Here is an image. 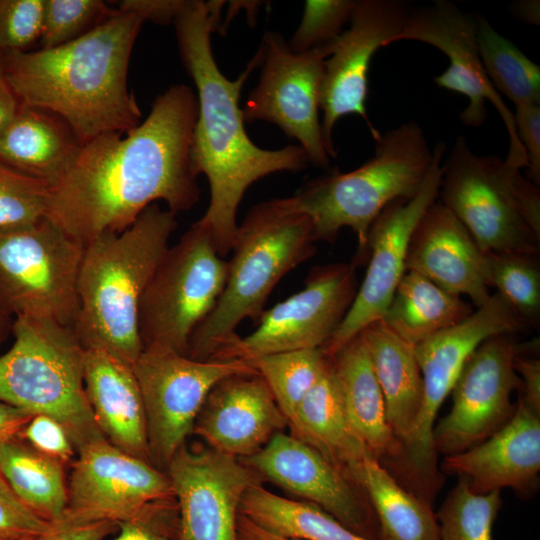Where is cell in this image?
Returning <instances> with one entry per match:
<instances>
[{
    "instance_id": "8992f818",
    "label": "cell",
    "mask_w": 540,
    "mask_h": 540,
    "mask_svg": "<svg viewBox=\"0 0 540 540\" xmlns=\"http://www.w3.org/2000/svg\"><path fill=\"white\" fill-rule=\"evenodd\" d=\"M311 220L279 208L274 200L254 205L238 224L227 280L212 312L192 333L187 356L208 360L237 335L246 318L255 324L278 282L316 252Z\"/></svg>"
},
{
    "instance_id": "83f0119b",
    "label": "cell",
    "mask_w": 540,
    "mask_h": 540,
    "mask_svg": "<svg viewBox=\"0 0 540 540\" xmlns=\"http://www.w3.org/2000/svg\"><path fill=\"white\" fill-rule=\"evenodd\" d=\"M349 421L378 460L402 447L386 417L385 403L366 345L358 334L329 357Z\"/></svg>"
},
{
    "instance_id": "ffe728a7",
    "label": "cell",
    "mask_w": 540,
    "mask_h": 540,
    "mask_svg": "<svg viewBox=\"0 0 540 540\" xmlns=\"http://www.w3.org/2000/svg\"><path fill=\"white\" fill-rule=\"evenodd\" d=\"M167 467L180 513L177 540H239L240 503L259 474L211 447L183 445Z\"/></svg>"
},
{
    "instance_id": "30bf717a",
    "label": "cell",
    "mask_w": 540,
    "mask_h": 540,
    "mask_svg": "<svg viewBox=\"0 0 540 540\" xmlns=\"http://www.w3.org/2000/svg\"><path fill=\"white\" fill-rule=\"evenodd\" d=\"M85 246L53 221L0 231V303L17 317L74 329Z\"/></svg>"
},
{
    "instance_id": "d590c367",
    "label": "cell",
    "mask_w": 540,
    "mask_h": 540,
    "mask_svg": "<svg viewBox=\"0 0 540 540\" xmlns=\"http://www.w3.org/2000/svg\"><path fill=\"white\" fill-rule=\"evenodd\" d=\"M481 274L529 327L540 321V266L537 255L514 252H483Z\"/></svg>"
},
{
    "instance_id": "ba28073f",
    "label": "cell",
    "mask_w": 540,
    "mask_h": 540,
    "mask_svg": "<svg viewBox=\"0 0 540 540\" xmlns=\"http://www.w3.org/2000/svg\"><path fill=\"white\" fill-rule=\"evenodd\" d=\"M443 166L439 197L482 252L538 255L540 190L497 156H479L458 136Z\"/></svg>"
},
{
    "instance_id": "74e56055",
    "label": "cell",
    "mask_w": 540,
    "mask_h": 540,
    "mask_svg": "<svg viewBox=\"0 0 540 540\" xmlns=\"http://www.w3.org/2000/svg\"><path fill=\"white\" fill-rule=\"evenodd\" d=\"M118 13L101 0H43L40 49L70 43Z\"/></svg>"
},
{
    "instance_id": "603a6c76",
    "label": "cell",
    "mask_w": 540,
    "mask_h": 540,
    "mask_svg": "<svg viewBox=\"0 0 540 540\" xmlns=\"http://www.w3.org/2000/svg\"><path fill=\"white\" fill-rule=\"evenodd\" d=\"M442 470L465 479L478 494L528 492L540 471V412L520 395L506 424L476 446L446 456Z\"/></svg>"
},
{
    "instance_id": "8d00e7d4",
    "label": "cell",
    "mask_w": 540,
    "mask_h": 540,
    "mask_svg": "<svg viewBox=\"0 0 540 540\" xmlns=\"http://www.w3.org/2000/svg\"><path fill=\"white\" fill-rule=\"evenodd\" d=\"M501 505L499 490L478 494L459 478L436 515L440 540H492Z\"/></svg>"
},
{
    "instance_id": "f546056e",
    "label": "cell",
    "mask_w": 540,
    "mask_h": 540,
    "mask_svg": "<svg viewBox=\"0 0 540 540\" xmlns=\"http://www.w3.org/2000/svg\"><path fill=\"white\" fill-rule=\"evenodd\" d=\"M346 475L366 495L380 540H440L430 504L404 489L372 454L350 465Z\"/></svg>"
},
{
    "instance_id": "d6a6232c",
    "label": "cell",
    "mask_w": 540,
    "mask_h": 540,
    "mask_svg": "<svg viewBox=\"0 0 540 540\" xmlns=\"http://www.w3.org/2000/svg\"><path fill=\"white\" fill-rule=\"evenodd\" d=\"M0 472L33 512L53 524L63 520L68 491L60 461L10 440L0 445Z\"/></svg>"
},
{
    "instance_id": "5bb4252c",
    "label": "cell",
    "mask_w": 540,
    "mask_h": 540,
    "mask_svg": "<svg viewBox=\"0 0 540 540\" xmlns=\"http://www.w3.org/2000/svg\"><path fill=\"white\" fill-rule=\"evenodd\" d=\"M332 43L295 53L279 33L266 32L260 79L242 109L245 123L263 120L278 126L299 142L309 163L319 168L330 163L319 109Z\"/></svg>"
},
{
    "instance_id": "4fadbf2b",
    "label": "cell",
    "mask_w": 540,
    "mask_h": 540,
    "mask_svg": "<svg viewBox=\"0 0 540 540\" xmlns=\"http://www.w3.org/2000/svg\"><path fill=\"white\" fill-rule=\"evenodd\" d=\"M352 263L314 267L304 288L265 310L256 329L238 334L211 359L250 360L261 356L323 348L348 313L358 290Z\"/></svg>"
},
{
    "instance_id": "484cf974",
    "label": "cell",
    "mask_w": 540,
    "mask_h": 540,
    "mask_svg": "<svg viewBox=\"0 0 540 540\" xmlns=\"http://www.w3.org/2000/svg\"><path fill=\"white\" fill-rule=\"evenodd\" d=\"M83 145L61 116L21 103L0 133V163L51 189L71 168Z\"/></svg>"
},
{
    "instance_id": "681fc988",
    "label": "cell",
    "mask_w": 540,
    "mask_h": 540,
    "mask_svg": "<svg viewBox=\"0 0 540 540\" xmlns=\"http://www.w3.org/2000/svg\"><path fill=\"white\" fill-rule=\"evenodd\" d=\"M32 417L21 408L0 402V445L13 440Z\"/></svg>"
},
{
    "instance_id": "836d02e7",
    "label": "cell",
    "mask_w": 540,
    "mask_h": 540,
    "mask_svg": "<svg viewBox=\"0 0 540 540\" xmlns=\"http://www.w3.org/2000/svg\"><path fill=\"white\" fill-rule=\"evenodd\" d=\"M477 43L484 70L496 91L515 107L540 103V67L476 14Z\"/></svg>"
},
{
    "instance_id": "ee69618b",
    "label": "cell",
    "mask_w": 540,
    "mask_h": 540,
    "mask_svg": "<svg viewBox=\"0 0 540 540\" xmlns=\"http://www.w3.org/2000/svg\"><path fill=\"white\" fill-rule=\"evenodd\" d=\"M518 139L525 151L529 180L540 183V105L525 104L514 113Z\"/></svg>"
},
{
    "instance_id": "7dc6e473",
    "label": "cell",
    "mask_w": 540,
    "mask_h": 540,
    "mask_svg": "<svg viewBox=\"0 0 540 540\" xmlns=\"http://www.w3.org/2000/svg\"><path fill=\"white\" fill-rule=\"evenodd\" d=\"M514 369L522 377L520 395L533 409L540 412L539 359L520 356L518 351L514 357Z\"/></svg>"
},
{
    "instance_id": "bcb514c9",
    "label": "cell",
    "mask_w": 540,
    "mask_h": 540,
    "mask_svg": "<svg viewBox=\"0 0 540 540\" xmlns=\"http://www.w3.org/2000/svg\"><path fill=\"white\" fill-rule=\"evenodd\" d=\"M110 521L72 523L61 521L53 530L34 540H104L116 527Z\"/></svg>"
},
{
    "instance_id": "9c48e42d",
    "label": "cell",
    "mask_w": 540,
    "mask_h": 540,
    "mask_svg": "<svg viewBox=\"0 0 540 540\" xmlns=\"http://www.w3.org/2000/svg\"><path fill=\"white\" fill-rule=\"evenodd\" d=\"M227 273L228 262L198 220L168 247L142 295L138 333L143 350L187 355L189 339L215 308Z\"/></svg>"
},
{
    "instance_id": "f907efd6",
    "label": "cell",
    "mask_w": 540,
    "mask_h": 540,
    "mask_svg": "<svg viewBox=\"0 0 540 540\" xmlns=\"http://www.w3.org/2000/svg\"><path fill=\"white\" fill-rule=\"evenodd\" d=\"M0 58V133L17 114L21 102L6 79Z\"/></svg>"
},
{
    "instance_id": "5b68a950",
    "label": "cell",
    "mask_w": 540,
    "mask_h": 540,
    "mask_svg": "<svg viewBox=\"0 0 540 540\" xmlns=\"http://www.w3.org/2000/svg\"><path fill=\"white\" fill-rule=\"evenodd\" d=\"M374 142V155L357 169L313 179L292 196L273 199L284 211L306 215L316 242L333 243L342 228H350L358 240L355 267L367 261L368 234L375 219L390 203L417 194L433 157L415 121L380 133Z\"/></svg>"
},
{
    "instance_id": "b9f144b4",
    "label": "cell",
    "mask_w": 540,
    "mask_h": 540,
    "mask_svg": "<svg viewBox=\"0 0 540 540\" xmlns=\"http://www.w3.org/2000/svg\"><path fill=\"white\" fill-rule=\"evenodd\" d=\"M54 527L20 500L0 472V540L34 539Z\"/></svg>"
},
{
    "instance_id": "2e32d148",
    "label": "cell",
    "mask_w": 540,
    "mask_h": 540,
    "mask_svg": "<svg viewBox=\"0 0 540 540\" xmlns=\"http://www.w3.org/2000/svg\"><path fill=\"white\" fill-rule=\"evenodd\" d=\"M445 149L443 142L432 149V163L417 194L390 203L371 225L367 240L368 269L344 320L322 348L326 356H332L368 325L383 318L406 273L411 235L439 195Z\"/></svg>"
},
{
    "instance_id": "ac0fdd59",
    "label": "cell",
    "mask_w": 540,
    "mask_h": 540,
    "mask_svg": "<svg viewBox=\"0 0 540 540\" xmlns=\"http://www.w3.org/2000/svg\"><path fill=\"white\" fill-rule=\"evenodd\" d=\"M514 334L483 341L467 358L451 390L452 408L433 428L436 452H463L483 442L512 417L511 394L521 389L514 369Z\"/></svg>"
},
{
    "instance_id": "8fae6325",
    "label": "cell",
    "mask_w": 540,
    "mask_h": 540,
    "mask_svg": "<svg viewBox=\"0 0 540 540\" xmlns=\"http://www.w3.org/2000/svg\"><path fill=\"white\" fill-rule=\"evenodd\" d=\"M528 324L499 294L457 325L415 346L424 385L423 403L408 444L402 453L408 472L423 491H433L438 480L433 426L438 410L451 392L470 354L486 339L515 334Z\"/></svg>"
},
{
    "instance_id": "816d5d0a",
    "label": "cell",
    "mask_w": 540,
    "mask_h": 540,
    "mask_svg": "<svg viewBox=\"0 0 540 540\" xmlns=\"http://www.w3.org/2000/svg\"><path fill=\"white\" fill-rule=\"evenodd\" d=\"M237 531L239 540H296L270 533L240 514L237 520Z\"/></svg>"
},
{
    "instance_id": "4dcf8cb0",
    "label": "cell",
    "mask_w": 540,
    "mask_h": 540,
    "mask_svg": "<svg viewBox=\"0 0 540 540\" xmlns=\"http://www.w3.org/2000/svg\"><path fill=\"white\" fill-rule=\"evenodd\" d=\"M470 303L413 272L400 280L381 320L400 338L416 346L453 327L473 313Z\"/></svg>"
},
{
    "instance_id": "ab89813d",
    "label": "cell",
    "mask_w": 540,
    "mask_h": 540,
    "mask_svg": "<svg viewBox=\"0 0 540 540\" xmlns=\"http://www.w3.org/2000/svg\"><path fill=\"white\" fill-rule=\"evenodd\" d=\"M354 0H307L299 26L287 42L300 53L335 41L350 21Z\"/></svg>"
},
{
    "instance_id": "f6af8a7d",
    "label": "cell",
    "mask_w": 540,
    "mask_h": 540,
    "mask_svg": "<svg viewBox=\"0 0 540 540\" xmlns=\"http://www.w3.org/2000/svg\"><path fill=\"white\" fill-rule=\"evenodd\" d=\"M184 0H123L117 9L144 21L160 25L173 23L184 6Z\"/></svg>"
},
{
    "instance_id": "4316f807",
    "label": "cell",
    "mask_w": 540,
    "mask_h": 540,
    "mask_svg": "<svg viewBox=\"0 0 540 540\" xmlns=\"http://www.w3.org/2000/svg\"><path fill=\"white\" fill-rule=\"evenodd\" d=\"M359 334L383 395L388 424L403 450L411 438L424 396L415 346L395 334L383 320L371 323Z\"/></svg>"
},
{
    "instance_id": "d6986e66",
    "label": "cell",
    "mask_w": 540,
    "mask_h": 540,
    "mask_svg": "<svg viewBox=\"0 0 540 540\" xmlns=\"http://www.w3.org/2000/svg\"><path fill=\"white\" fill-rule=\"evenodd\" d=\"M408 13L399 0H358L350 27L332 43L320 92L321 128L329 157H336L332 133L344 116L362 117L373 139L379 136L366 108L370 63L376 51L399 34Z\"/></svg>"
},
{
    "instance_id": "d4e9b609",
    "label": "cell",
    "mask_w": 540,
    "mask_h": 540,
    "mask_svg": "<svg viewBox=\"0 0 540 540\" xmlns=\"http://www.w3.org/2000/svg\"><path fill=\"white\" fill-rule=\"evenodd\" d=\"M85 393L104 437L124 452L150 460L144 404L132 366L85 349Z\"/></svg>"
},
{
    "instance_id": "52a82bcc",
    "label": "cell",
    "mask_w": 540,
    "mask_h": 540,
    "mask_svg": "<svg viewBox=\"0 0 540 540\" xmlns=\"http://www.w3.org/2000/svg\"><path fill=\"white\" fill-rule=\"evenodd\" d=\"M13 330L0 357V402L55 419L78 451L106 439L85 393V348L74 329L20 316Z\"/></svg>"
},
{
    "instance_id": "db71d44e",
    "label": "cell",
    "mask_w": 540,
    "mask_h": 540,
    "mask_svg": "<svg viewBox=\"0 0 540 540\" xmlns=\"http://www.w3.org/2000/svg\"><path fill=\"white\" fill-rule=\"evenodd\" d=\"M34 539H36V538H34ZM34 539H29V540H34Z\"/></svg>"
},
{
    "instance_id": "60d3db41",
    "label": "cell",
    "mask_w": 540,
    "mask_h": 540,
    "mask_svg": "<svg viewBox=\"0 0 540 540\" xmlns=\"http://www.w3.org/2000/svg\"><path fill=\"white\" fill-rule=\"evenodd\" d=\"M42 15L43 0H0V58L39 42Z\"/></svg>"
},
{
    "instance_id": "44dd1931",
    "label": "cell",
    "mask_w": 540,
    "mask_h": 540,
    "mask_svg": "<svg viewBox=\"0 0 540 540\" xmlns=\"http://www.w3.org/2000/svg\"><path fill=\"white\" fill-rule=\"evenodd\" d=\"M286 491L319 506L355 533L380 540L375 514L360 489L316 449L277 432L255 454L241 459Z\"/></svg>"
},
{
    "instance_id": "f35d334b",
    "label": "cell",
    "mask_w": 540,
    "mask_h": 540,
    "mask_svg": "<svg viewBox=\"0 0 540 540\" xmlns=\"http://www.w3.org/2000/svg\"><path fill=\"white\" fill-rule=\"evenodd\" d=\"M49 187L0 163V231L46 217Z\"/></svg>"
},
{
    "instance_id": "7bdbcfd3",
    "label": "cell",
    "mask_w": 540,
    "mask_h": 540,
    "mask_svg": "<svg viewBox=\"0 0 540 540\" xmlns=\"http://www.w3.org/2000/svg\"><path fill=\"white\" fill-rule=\"evenodd\" d=\"M22 433L32 448L61 463L69 460L74 454V446L66 430L49 416H33Z\"/></svg>"
},
{
    "instance_id": "1f68e13d",
    "label": "cell",
    "mask_w": 540,
    "mask_h": 540,
    "mask_svg": "<svg viewBox=\"0 0 540 540\" xmlns=\"http://www.w3.org/2000/svg\"><path fill=\"white\" fill-rule=\"evenodd\" d=\"M239 514L275 535L296 540H369L317 505L278 496L256 483L244 493Z\"/></svg>"
},
{
    "instance_id": "e0dca14e",
    "label": "cell",
    "mask_w": 540,
    "mask_h": 540,
    "mask_svg": "<svg viewBox=\"0 0 540 540\" xmlns=\"http://www.w3.org/2000/svg\"><path fill=\"white\" fill-rule=\"evenodd\" d=\"M62 521H121L153 515L173 495L167 476L107 439L78 451Z\"/></svg>"
},
{
    "instance_id": "cb8c5ba5",
    "label": "cell",
    "mask_w": 540,
    "mask_h": 540,
    "mask_svg": "<svg viewBox=\"0 0 540 540\" xmlns=\"http://www.w3.org/2000/svg\"><path fill=\"white\" fill-rule=\"evenodd\" d=\"M482 254L455 214L435 201L411 235L406 271L416 272L450 293L468 296L478 308L491 296L481 274Z\"/></svg>"
},
{
    "instance_id": "7c38bea8",
    "label": "cell",
    "mask_w": 540,
    "mask_h": 540,
    "mask_svg": "<svg viewBox=\"0 0 540 540\" xmlns=\"http://www.w3.org/2000/svg\"><path fill=\"white\" fill-rule=\"evenodd\" d=\"M132 370L144 404L149 458L166 466L193 431L214 386L231 376L256 374L247 360H197L157 348L144 349Z\"/></svg>"
},
{
    "instance_id": "277c9868",
    "label": "cell",
    "mask_w": 540,
    "mask_h": 540,
    "mask_svg": "<svg viewBox=\"0 0 540 540\" xmlns=\"http://www.w3.org/2000/svg\"><path fill=\"white\" fill-rule=\"evenodd\" d=\"M176 227L175 214L153 203L124 231L101 234L85 246L74 327L85 349L131 366L140 356V301Z\"/></svg>"
},
{
    "instance_id": "6da1fadb",
    "label": "cell",
    "mask_w": 540,
    "mask_h": 540,
    "mask_svg": "<svg viewBox=\"0 0 540 540\" xmlns=\"http://www.w3.org/2000/svg\"><path fill=\"white\" fill-rule=\"evenodd\" d=\"M197 115L195 93L175 84L132 130L84 143L49 190L46 217L86 246L101 234L124 231L159 200L175 215L191 209L200 197L192 165Z\"/></svg>"
},
{
    "instance_id": "3957f363",
    "label": "cell",
    "mask_w": 540,
    "mask_h": 540,
    "mask_svg": "<svg viewBox=\"0 0 540 540\" xmlns=\"http://www.w3.org/2000/svg\"><path fill=\"white\" fill-rule=\"evenodd\" d=\"M143 21L118 13L61 46L2 56L19 101L65 119L83 143L109 132L127 133L142 112L128 89L130 56Z\"/></svg>"
},
{
    "instance_id": "f1b7e54d",
    "label": "cell",
    "mask_w": 540,
    "mask_h": 540,
    "mask_svg": "<svg viewBox=\"0 0 540 540\" xmlns=\"http://www.w3.org/2000/svg\"><path fill=\"white\" fill-rule=\"evenodd\" d=\"M288 424L293 436L316 449L345 474L350 465L371 454L349 421L330 358Z\"/></svg>"
},
{
    "instance_id": "f5cc1de1",
    "label": "cell",
    "mask_w": 540,
    "mask_h": 540,
    "mask_svg": "<svg viewBox=\"0 0 540 540\" xmlns=\"http://www.w3.org/2000/svg\"><path fill=\"white\" fill-rule=\"evenodd\" d=\"M513 13L522 21L539 25V1L525 0L512 5Z\"/></svg>"
},
{
    "instance_id": "9a60e30c",
    "label": "cell",
    "mask_w": 540,
    "mask_h": 540,
    "mask_svg": "<svg viewBox=\"0 0 540 540\" xmlns=\"http://www.w3.org/2000/svg\"><path fill=\"white\" fill-rule=\"evenodd\" d=\"M402 40L420 41L436 47L449 59L447 69L434 77L440 88L465 95L467 107L459 114L463 124H483L490 102L498 111L509 136V152L505 161L521 169L527 168L525 151L518 139L514 114L491 84L480 59L477 43L476 16L462 11L449 1H436L408 13L406 22L389 43Z\"/></svg>"
},
{
    "instance_id": "c3c4849f",
    "label": "cell",
    "mask_w": 540,
    "mask_h": 540,
    "mask_svg": "<svg viewBox=\"0 0 540 540\" xmlns=\"http://www.w3.org/2000/svg\"><path fill=\"white\" fill-rule=\"evenodd\" d=\"M153 515L117 523L118 534L111 540H169L153 522Z\"/></svg>"
},
{
    "instance_id": "e575fe53",
    "label": "cell",
    "mask_w": 540,
    "mask_h": 540,
    "mask_svg": "<svg viewBox=\"0 0 540 540\" xmlns=\"http://www.w3.org/2000/svg\"><path fill=\"white\" fill-rule=\"evenodd\" d=\"M328 356L322 348L283 352L247 360L269 388L287 419L324 372Z\"/></svg>"
},
{
    "instance_id": "7a4b0ae2",
    "label": "cell",
    "mask_w": 540,
    "mask_h": 540,
    "mask_svg": "<svg viewBox=\"0 0 540 540\" xmlns=\"http://www.w3.org/2000/svg\"><path fill=\"white\" fill-rule=\"evenodd\" d=\"M224 2L185 1L174 20L182 63L197 89L198 115L192 139V165L209 182L210 201L200 219L212 235L221 257L232 247L237 211L246 190L259 179L277 172H298L309 160L300 145L268 150L248 137L239 98L243 84L262 63L261 45L246 69L229 80L213 56L211 34Z\"/></svg>"
},
{
    "instance_id": "7402d4cb",
    "label": "cell",
    "mask_w": 540,
    "mask_h": 540,
    "mask_svg": "<svg viewBox=\"0 0 540 540\" xmlns=\"http://www.w3.org/2000/svg\"><path fill=\"white\" fill-rule=\"evenodd\" d=\"M287 424L262 378L246 374L225 378L214 386L193 432L211 448L244 459L258 452Z\"/></svg>"
}]
</instances>
